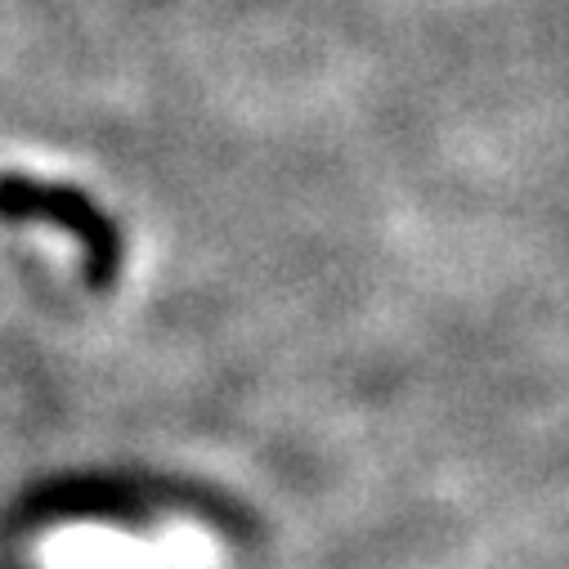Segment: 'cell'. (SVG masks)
<instances>
[{
  "label": "cell",
  "mask_w": 569,
  "mask_h": 569,
  "mask_svg": "<svg viewBox=\"0 0 569 569\" xmlns=\"http://www.w3.org/2000/svg\"><path fill=\"white\" fill-rule=\"evenodd\" d=\"M41 569H224V542L207 525H162L149 533L117 525H63L41 551Z\"/></svg>",
  "instance_id": "6da1fadb"
},
{
  "label": "cell",
  "mask_w": 569,
  "mask_h": 569,
  "mask_svg": "<svg viewBox=\"0 0 569 569\" xmlns=\"http://www.w3.org/2000/svg\"><path fill=\"white\" fill-rule=\"evenodd\" d=\"M0 216L6 220H41V224L68 229L86 251L81 269H86V278L94 282V288H103V282L112 278V269H117V229L77 189L6 171L0 176Z\"/></svg>",
  "instance_id": "7a4b0ae2"
}]
</instances>
